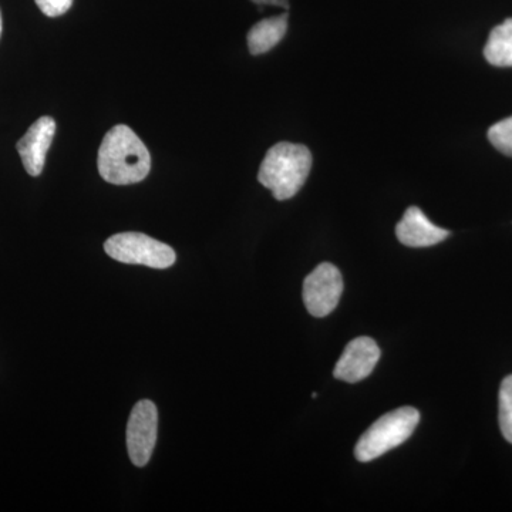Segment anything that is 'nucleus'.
<instances>
[{
    "mask_svg": "<svg viewBox=\"0 0 512 512\" xmlns=\"http://www.w3.org/2000/svg\"><path fill=\"white\" fill-rule=\"evenodd\" d=\"M312 154L302 144L278 143L269 148L259 168L258 181L278 201L295 197L308 180Z\"/></svg>",
    "mask_w": 512,
    "mask_h": 512,
    "instance_id": "nucleus-2",
    "label": "nucleus"
},
{
    "mask_svg": "<svg viewBox=\"0 0 512 512\" xmlns=\"http://www.w3.org/2000/svg\"><path fill=\"white\" fill-rule=\"evenodd\" d=\"M288 30V13L261 20L248 33V47L251 55L259 56L274 49Z\"/></svg>",
    "mask_w": 512,
    "mask_h": 512,
    "instance_id": "nucleus-10",
    "label": "nucleus"
},
{
    "mask_svg": "<svg viewBox=\"0 0 512 512\" xmlns=\"http://www.w3.org/2000/svg\"><path fill=\"white\" fill-rule=\"evenodd\" d=\"M55 134L56 121L49 116L40 117L16 144L25 170L32 177H39L42 174L46 164L47 151L52 146Z\"/></svg>",
    "mask_w": 512,
    "mask_h": 512,
    "instance_id": "nucleus-8",
    "label": "nucleus"
},
{
    "mask_svg": "<svg viewBox=\"0 0 512 512\" xmlns=\"http://www.w3.org/2000/svg\"><path fill=\"white\" fill-rule=\"evenodd\" d=\"M342 293V274L328 262L316 266L303 282V302L315 318H325L335 311Z\"/></svg>",
    "mask_w": 512,
    "mask_h": 512,
    "instance_id": "nucleus-5",
    "label": "nucleus"
},
{
    "mask_svg": "<svg viewBox=\"0 0 512 512\" xmlns=\"http://www.w3.org/2000/svg\"><path fill=\"white\" fill-rule=\"evenodd\" d=\"M158 413L156 404L141 400L131 410L127 423V448L131 463L147 466L157 443Z\"/></svg>",
    "mask_w": 512,
    "mask_h": 512,
    "instance_id": "nucleus-6",
    "label": "nucleus"
},
{
    "mask_svg": "<svg viewBox=\"0 0 512 512\" xmlns=\"http://www.w3.org/2000/svg\"><path fill=\"white\" fill-rule=\"evenodd\" d=\"M419 421V410L414 407H400L384 414L357 441L355 448L357 460L369 463L382 457L387 451L399 447L404 441L410 439Z\"/></svg>",
    "mask_w": 512,
    "mask_h": 512,
    "instance_id": "nucleus-3",
    "label": "nucleus"
},
{
    "mask_svg": "<svg viewBox=\"0 0 512 512\" xmlns=\"http://www.w3.org/2000/svg\"><path fill=\"white\" fill-rule=\"evenodd\" d=\"M36 5L49 18H57L72 8L73 0H36Z\"/></svg>",
    "mask_w": 512,
    "mask_h": 512,
    "instance_id": "nucleus-14",
    "label": "nucleus"
},
{
    "mask_svg": "<svg viewBox=\"0 0 512 512\" xmlns=\"http://www.w3.org/2000/svg\"><path fill=\"white\" fill-rule=\"evenodd\" d=\"M104 251L123 264L167 269L175 264L177 255L170 245L140 232H121L107 239Z\"/></svg>",
    "mask_w": 512,
    "mask_h": 512,
    "instance_id": "nucleus-4",
    "label": "nucleus"
},
{
    "mask_svg": "<svg viewBox=\"0 0 512 512\" xmlns=\"http://www.w3.org/2000/svg\"><path fill=\"white\" fill-rule=\"evenodd\" d=\"M0 36H2V13H0Z\"/></svg>",
    "mask_w": 512,
    "mask_h": 512,
    "instance_id": "nucleus-16",
    "label": "nucleus"
},
{
    "mask_svg": "<svg viewBox=\"0 0 512 512\" xmlns=\"http://www.w3.org/2000/svg\"><path fill=\"white\" fill-rule=\"evenodd\" d=\"M500 427L504 439L512 444V375L505 377L501 383Z\"/></svg>",
    "mask_w": 512,
    "mask_h": 512,
    "instance_id": "nucleus-12",
    "label": "nucleus"
},
{
    "mask_svg": "<svg viewBox=\"0 0 512 512\" xmlns=\"http://www.w3.org/2000/svg\"><path fill=\"white\" fill-rule=\"evenodd\" d=\"M488 138L498 151L505 156L512 157V116L494 124L488 130Z\"/></svg>",
    "mask_w": 512,
    "mask_h": 512,
    "instance_id": "nucleus-13",
    "label": "nucleus"
},
{
    "mask_svg": "<svg viewBox=\"0 0 512 512\" xmlns=\"http://www.w3.org/2000/svg\"><path fill=\"white\" fill-rule=\"evenodd\" d=\"M396 235L406 247L427 248L440 244L450 232L434 225L420 208L410 207L397 224Z\"/></svg>",
    "mask_w": 512,
    "mask_h": 512,
    "instance_id": "nucleus-9",
    "label": "nucleus"
},
{
    "mask_svg": "<svg viewBox=\"0 0 512 512\" xmlns=\"http://www.w3.org/2000/svg\"><path fill=\"white\" fill-rule=\"evenodd\" d=\"M99 173L114 185L141 183L151 170V157L130 127L116 126L104 136L99 150Z\"/></svg>",
    "mask_w": 512,
    "mask_h": 512,
    "instance_id": "nucleus-1",
    "label": "nucleus"
},
{
    "mask_svg": "<svg viewBox=\"0 0 512 512\" xmlns=\"http://www.w3.org/2000/svg\"><path fill=\"white\" fill-rule=\"evenodd\" d=\"M487 62L497 67H512V19L493 29L485 45Z\"/></svg>",
    "mask_w": 512,
    "mask_h": 512,
    "instance_id": "nucleus-11",
    "label": "nucleus"
},
{
    "mask_svg": "<svg viewBox=\"0 0 512 512\" xmlns=\"http://www.w3.org/2000/svg\"><path fill=\"white\" fill-rule=\"evenodd\" d=\"M379 359L380 349L375 340L367 336L353 339L336 363L333 376L342 382H362L373 372Z\"/></svg>",
    "mask_w": 512,
    "mask_h": 512,
    "instance_id": "nucleus-7",
    "label": "nucleus"
},
{
    "mask_svg": "<svg viewBox=\"0 0 512 512\" xmlns=\"http://www.w3.org/2000/svg\"><path fill=\"white\" fill-rule=\"evenodd\" d=\"M252 2L255 3V5L259 6V9L264 8V6H278V8L282 9H289V2L288 0H252Z\"/></svg>",
    "mask_w": 512,
    "mask_h": 512,
    "instance_id": "nucleus-15",
    "label": "nucleus"
}]
</instances>
